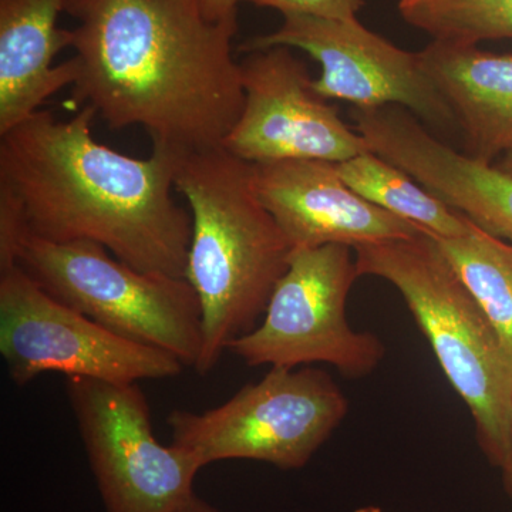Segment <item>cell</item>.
<instances>
[{
    "instance_id": "6da1fadb",
    "label": "cell",
    "mask_w": 512,
    "mask_h": 512,
    "mask_svg": "<svg viewBox=\"0 0 512 512\" xmlns=\"http://www.w3.org/2000/svg\"><path fill=\"white\" fill-rule=\"evenodd\" d=\"M73 97L114 130L143 127L153 147H221L244 107L232 40L200 0H67Z\"/></svg>"
},
{
    "instance_id": "7a4b0ae2",
    "label": "cell",
    "mask_w": 512,
    "mask_h": 512,
    "mask_svg": "<svg viewBox=\"0 0 512 512\" xmlns=\"http://www.w3.org/2000/svg\"><path fill=\"white\" fill-rule=\"evenodd\" d=\"M96 117L92 106L69 120L40 110L0 136V188L30 235L94 242L138 271L185 278L192 218L173 197L185 153L126 156L94 140Z\"/></svg>"
},
{
    "instance_id": "3957f363",
    "label": "cell",
    "mask_w": 512,
    "mask_h": 512,
    "mask_svg": "<svg viewBox=\"0 0 512 512\" xmlns=\"http://www.w3.org/2000/svg\"><path fill=\"white\" fill-rule=\"evenodd\" d=\"M174 187L192 218L185 279L201 305L202 343L194 369L205 376L231 342L261 322L292 248L256 194L254 165L224 147L183 154Z\"/></svg>"
},
{
    "instance_id": "277c9868",
    "label": "cell",
    "mask_w": 512,
    "mask_h": 512,
    "mask_svg": "<svg viewBox=\"0 0 512 512\" xmlns=\"http://www.w3.org/2000/svg\"><path fill=\"white\" fill-rule=\"evenodd\" d=\"M353 251L360 276L384 279L400 292L448 382L467 404L484 456L494 467L503 466L512 429V365L436 239L421 232Z\"/></svg>"
},
{
    "instance_id": "5b68a950",
    "label": "cell",
    "mask_w": 512,
    "mask_h": 512,
    "mask_svg": "<svg viewBox=\"0 0 512 512\" xmlns=\"http://www.w3.org/2000/svg\"><path fill=\"white\" fill-rule=\"evenodd\" d=\"M18 266L40 288L117 335L164 350L194 367L202 312L185 278L141 272L89 241H45L29 235Z\"/></svg>"
},
{
    "instance_id": "8992f818",
    "label": "cell",
    "mask_w": 512,
    "mask_h": 512,
    "mask_svg": "<svg viewBox=\"0 0 512 512\" xmlns=\"http://www.w3.org/2000/svg\"><path fill=\"white\" fill-rule=\"evenodd\" d=\"M349 413V400L318 367H271L259 382L204 413L167 417L175 446L202 468L222 460H255L281 470L311 461Z\"/></svg>"
},
{
    "instance_id": "52a82bcc",
    "label": "cell",
    "mask_w": 512,
    "mask_h": 512,
    "mask_svg": "<svg viewBox=\"0 0 512 512\" xmlns=\"http://www.w3.org/2000/svg\"><path fill=\"white\" fill-rule=\"evenodd\" d=\"M360 278L353 248L326 245L292 251L264 318L228 352L247 366L289 367L325 363L340 375H372L386 356V346L372 332L350 326L346 303Z\"/></svg>"
},
{
    "instance_id": "ba28073f",
    "label": "cell",
    "mask_w": 512,
    "mask_h": 512,
    "mask_svg": "<svg viewBox=\"0 0 512 512\" xmlns=\"http://www.w3.org/2000/svg\"><path fill=\"white\" fill-rule=\"evenodd\" d=\"M0 355L19 387L45 373L138 383L180 376L185 367L57 301L20 266L0 272Z\"/></svg>"
},
{
    "instance_id": "9c48e42d",
    "label": "cell",
    "mask_w": 512,
    "mask_h": 512,
    "mask_svg": "<svg viewBox=\"0 0 512 512\" xmlns=\"http://www.w3.org/2000/svg\"><path fill=\"white\" fill-rule=\"evenodd\" d=\"M66 393L107 512H177L190 500L202 466L157 440L138 383L69 377Z\"/></svg>"
},
{
    "instance_id": "30bf717a",
    "label": "cell",
    "mask_w": 512,
    "mask_h": 512,
    "mask_svg": "<svg viewBox=\"0 0 512 512\" xmlns=\"http://www.w3.org/2000/svg\"><path fill=\"white\" fill-rule=\"evenodd\" d=\"M284 46L308 53L320 64L316 94L356 109L400 106L439 130L457 127L456 116L421 67L419 53L393 45L357 19L329 20L285 15L274 32L239 46L249 53Z\"/></svg>"
},
{
    "instance_id": "8fae6325",
    "label": "cell",
    "mask_w": 512,
    "mask_h": 512,
    "mask_svg": "<svg viewBox=\"0 0 512 512\" xmlns=\"http://www.w3.org/2000/svg\"><path fill=\"white\" fill-rule=\"evenodd\" d=\"M244 107L222 146L251 164L286 160L343 163L369 144L335 106L315 93L308 67L289 47L245 53Z\"/></svg>"
},
{
    "instance_id": "7c38bea8",
    "label": "cell",
    "mask_w": 512,
    "mask_h": 512,
    "mask_svg": "<svg viewBox=\"0 0 512 512\" xmlns=\"http://www.w3.org/2000/svg\"><path fill=\"white\" fill-rule=\"evenodd\" d=\"M252 165L256 194L292 251L326 245L355 249L424 232L353 191L335 163L286 160Z\"/></svg>"
},
{
    "instance_id": "4fadbf2b",
    "label": "cell",
    "mask_w": 512,
    "mask_h": 512,
    "mask_svg": "<svg viewBox=\"0 0 512 512\" xmlns=\"http://www.w3.org/2000/svg\"><path fill=\"white\" fill-rule=\"evenodd\" d=\"M355 121L372 153L402 168L478 227L512 242V175L454 150L403 107L363 110Z\"/></svg>"
},
{
    "instance_id": "5bb4252c",
    "label": "cell",
    "mask_w": 512,
    "mask_h": 512,
    "mask_svg": "<svg viewBox=\"0 0 512 512\" xmlns=\"http://www.w3.org/2000/svg\"><path fill=\"white\" fill-rule=\"evenodd\" d=\"M419 53L424 73L464 133L466 154L494 164L512 148V55L431 40Z\"/></svg>"
},
{
    "instance_id": "9a60e30c",
    "label": "cell",
    "mask_w": 512,
    "mask_h": 512,
    "mask_svg": "<svg viewBox=\"0 0 512 512\" xmlns=\"http://www.w3.org/2000/svg\"><path fill=\"white\" fill-rule=\"evenodd\" d=\"M67 0H0V136L28 120L76 82L74 59L53 64L70 47L57 28Z\"/></svg>"
},
{
    "instance_id": "2e32d148",
    "label": "cell",
    "mask_w": 512,
    "mask_h": 512,
    "mask_svg": "<svg viewBox=\"0 0 512 512\" xmlns=\"http://www.w3.org/2000/svg\"><path fill=\"white\" fill-rule=\"evenodd\" d=\"M346 184L376 207L412 222L434 238H456L473 225L402 168L369 153L336 164Z\"/></svg>"
},
{
    "instance_id": "e0dca14e",
    "label": "cell",
    "mask_w": 512,
    "mask_h": 512,
    "mask_svg": "<svg viewBox=\"0 0 512 512\" xmlns=\"http://www.w3.org/2000/svg\"><path fill=\"white\" fill-rule=\"evenodd\" d=\"M434 239L490 320L512 365V242L474 222L460 237Z\"/></svg>"
},
{
    "instance_id": "ac0fdd59",
    "label": "cell",
    "mask_w": 512,
    "mask_h": 512,
    "mask_svg": "<svg viewBox=\"0 0 512 512\" xmlns=\"http://www.w3.org/2000/svg\"><path fill=\"white\" fill-rule=\"evenodd\" d=\"M399 12L433 40H512V0H399Z\"/></svg>"
},
{
    "instance_id": "d6986e66",
    "label": "cell",
    "mask_w": 512,
    "mask_h": 512,
    "mask_svg": "<svg viewBox=\"0 0 512 512\" xmlns=\"http://www.w3.org/2000/svg\"><path fill=\"white\" fill-rule=\"evenodd\" d=\"M252 5L278 10L282 15L311 16L329 20L357 19L365 0H245Z\"/></svg>"
},
{
    "instance_id": "ffe728a7",
    "label": "cell",
    "mask_w": 512,
    "mask_h": 512,
    "mask_svg": "<svg viewBox=\"0 0 512 512\" xmlns=\"http://www.w3.org/2000/svg\"><path fill=\"white\" fill-rule=\"evenodd\" d=\"M245 0H200L202 15L212 23L237 20L238 5Z\"/></svg>"
},
{
    "instance_id": "44dd1931",
    "label": "cell",
    "mask_w": 512,
    "mask_h": 512,
    "mask_svg": "<svg viewBox=\"0 0 512 512\" xmlns=\"http://www.w3.org/2000/svg\"><path fill=\"white\" fill-rule=\"evenodd\" d=\"M500 470L503 471L505 491H507L508 497H510L512 501V429L510 446H508L507 456H505L503 466L500 467Z\"/></svg>"
},
{
    "instance_id": "7402d4cb",
    "label": "cell",
    "mask_w": 512,
    "mask_h": 512,
    "mask_svg": "<svg viewBox=\"0 0 512 512\" xmlns=\"http://www.w3.org/2000/svg\"><path fill=\"white\" fill-rule=\"evenodd\" d=\"M177 512H220L217 508L212 507V505L205 503L204 500H201L197 495H192L190 500L187 501Z\"/></svg>"
},
{
    "instance_id": "603a6c76",
    "label": "cell",
    "mask_w": 512,
    "mask_h": 512,
    "mask_svg": "<svg viewBox=\"0 0 512 512\" xmlns=\"http://www.w3.org/2000/svg\"><path fill=\"white\" fill-rule=\"evenodd\" d=\"M505 173L512 175V148L497 164Z\"/></svg>"
},
{
    "instance_id": "cb8c5ba5",
    "label": "cell",
    "mask_w": 512,
    "mask_h": 512,
    "mask_svg": "<svg viewBox=\"0 0 512 512\" xmlns=\"http://www.w3.org/2000/svg\"><path fill=\"white\" fill-rule=\"evenodd\" d=\"M355 512H382V510L375 505H367V507L357 508Z\"/></svg>"
}]
</instances>
